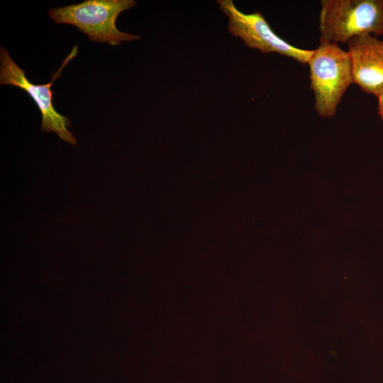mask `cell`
I'll use <instances>...</instances> for the list:
<instances>
[{"mask_svg":"<svg viewBox=\"0 0 383 383\" xmlns=\"http://www.w3.org/2000/svg\"><path fill=\"white\" fill-rule=\"evenodd\" d=\"M307 64L316 111L323 118H331L345 92L353 83L348 52L337 43L320 38L319 45L313 50Z\"/></svg>","mask_w":383,"mask_h":383,"instance_id":"1","label":"cell"},{"mask_svg":"<svg viewBox=\"0 0 383 383\" xmlns=\"http://www.w3.org/2000/svg\"><path fill=\"white\" fill-rule=\"evenodd\" d=\"M135 4L134 0H86L51 9L48 14L57 23L77 27L93 42L117 45L140 38L139 35L119 30L116 25L118 15Z\"/></svg>","mask_w":383,"mask_h":383,"instance_id":"2","label":"cell"},{"mask_svg":"<svg viewBox=\"0 0 383 383\" xmlns=\"http://www.w3.org/2000/svg\"><path fill=\"white\" fill-rule=\"evenodd\" d=\"M321 5V38L338 44L383 35V0H323Z\"/></svg>","mask_w":383,"mask_h":383,"instance_id":"3","label":"cell"},{"mask_svg":"<svg viewBox=\"0 0 383 383\" xmlns=\"http://www.w3.org/2000/svg\"><path fill=\"white\" fill-rule=\"evenodd\" d=\"M77 52V45H74L60 67L53 73L51 81L45 84H36L28 80L26 72L14 62L9 52L2 46L0 48V84L13 85L25 91L35 101L41 113V131L54 132L61 140L72 145H75L77 140L68 130L71 126L70 120L55 109L51 85L57 78L61 77L62 69Z\"/></svg>","mask_w":383,"mask_h":383,"instance_id":"4","label":"cell"},{"mask_svg":"<svg viewBox=\"0 0 383 383\" xmlns=\"http://www.w3.org/2000/svg\"><path fill=\"white\" fill-rule=\"evenodd\" d=\"M221 11L228 17V30L240 38L251 48L268 54L277 52L297 62L307 63L313 50H305L291 45L277 35L259 12L244 13L232 0H218Z\"/></svg>","mask_w":383,"mask_h":383,"instance_id":"5","label":"cell"},{"mask_svg":"<svg viewBox=\"0 0 383 383\" xmlns=\"http://www.w3.org/2000/svg\"><path fill=\"white\" fill-rule=\"evenodd\" d=\"M353 83L377 97L383 91V40L370 34L348 43Z\"/></svg>","mask_w":383,"mask_h":383,"instance_id":"6","label":"cell"},{"mask_svg":"<svg viewBox=\"0 0 383 383\" xmlns=\"http://www.w3.org/2000/svg\"><path fill=\"white\" fill-rule=\"evenodd\" d=\"M379 114L383 121V91L377 96Z\"/></svg>","mask_w":383,"mask_h":383,"instance_id":"7","label":"cell"}]
</instances>
